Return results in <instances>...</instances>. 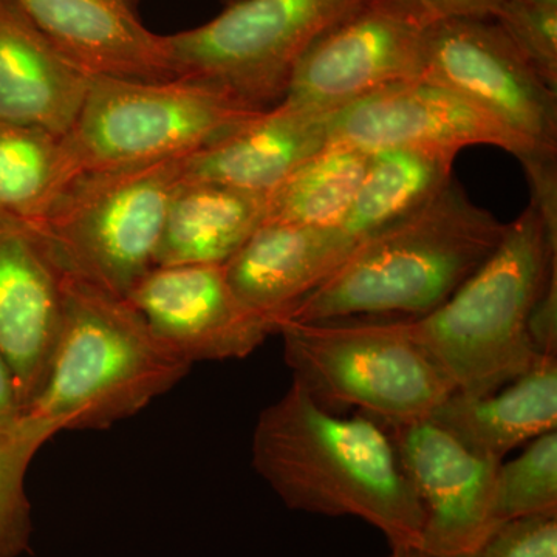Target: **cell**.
<instances>
[{
    "label": "cell",
    "instance_id": "1",
    "mask_svg": "<svg viewBox=\"0 0 557 557\" xmlns=\"http://www.w3.org/2000/svg\"><path fill=\"white\" fill-rule=\"evenodd\" d=\"M251 453L256 472L289 509L351 516L380 530L391 547H420L423 511L380 421L341 417L293 381L260 413Z\"/></svg>",
    "mask_w": 557,
    "mask_h": 557
},
{
    "label": "cell",
    "instance_id": "2",
    "mask_svg": "<svg viewBox=\"0 0 557 557\" xmlns=\"http://www.w3.org/2000/svg\"><path fill=\"white\" fill-rule=\"evenodd\" d=\"M505 231L507 223L472 203L450 180L412 214L359 240L284 321L424 317L490 259Z\"/></svg>",
    "mask_w": 557,
    "mask_h": 557
},
{
    "label": "cell",
    "instance_id": "3",
    "mask_svg": "<svg viewBox=\"0 0 557 557\" xmlns=\"http://www.w3.org/2000/svg\"><path fill=\"white\" fill-rule=\"evenodd\" d=\"M61 270L60 339L46 384L22 417L49 438L135 416L193 368L150 332L127 298Z\"/></svg>",
    "mask_w": 557,
    "mask_h": 557
},
{
    "label": "cell",
    "instance_id": "4",
    "mask_svg": "<svg viewBox=\"0 0 557 557\" xmlns=\"http://www.w3.org/2000/svg\"><path fill=\"white\" fill-rule=\"evenodd\" d=\"M556 273L557 239L530 203L507 223L496 251L445 304L424 317L403 319L454 392L491 394L539 357L528 318Z\"/></svg>",
    "mask_w": 557,
    "mask_h": 557
},
{
    "label": "cell",
    "instance_id": "5",
    "mask_svg": "<svg viewBox=\"0 0 557 557\" xmlns=\"http://www.w3.org/2000/svg\"><path fill=\"white\" fill-rule=\"evenodd\" d=\"M277 335L293 381L327 409L403 424L431 417L454 392L403 318L282 321Z\"/></svg>",
    "mask_w": 557,
    "mask_h": 557
},
{
    "label": "cell",
    "instance_id": "6",
    "mask_svg": "<svg viewBox=\"0 0 557 557\" xmlns=\"http://www.w3.org/2000/svg\"><path fill=\"white\" fill-rule=\"evenodd\" d=\"M188 157L81 172L32 230L62 269L126 298L153 267Z\"/></svg>",
    "mask_w": 557,
    "mask_h": 557
},
{
    "label": "cell",
    "instance_id": "7",
    "mask_svg": "<svg viewBox=\"0 0 557 557\" xmlns=\"http://www.w3.org/2000/svg\"><path fill=\"white\" fill-rule=\"evenodd\" d=\"M265 110L199 81L94 76L64 135L76 175L193 156Z\"/></svg>",
    "mask_w": 557,
    "mask_h": 557
},
{
    "label": "cell",
    "instance_id": "8",
    "mask_svg": "<svg viewBox=\"0 0 557 557\" xmlns=\"http://www.w3.org/2000/svg\"><path fill=\"white\" fill-rule=\"evenodd\" d=\"M369 0H240L214 20L163 35L175 78L199 81L249 108L284 100L314 40Z\"/></svg>",
    "mask_w": 557,
    "mask_h": 557
},
{
    "label": "cell",
    "instance_id": "9",
    "mask_svg": "<svg viewBox=\"0 0 557 557\" xmlns=\"http://www.w3.org/2000/svg\"><path fill=\"white\" fill-rule=\"evenodd\" d=\"M421 79L453 90L542 149H557V95L496 22L450 20L423 28Z\"/></svg>",
    "mask_w": 557,
    "mask_h": 557
},
{
    "label": "cell",
    "instance_id": "10",
    "mask_svg": "<svg viewBox=\"0 0 557 557\" xmlns=\"http://www.w3.org/2000/svg\"><path fill=\"white\" fill-rule=\"evenodd\" d=\"M384 426L423 511L420 548L471 556L498 525L494 487L502 461L475 453L432 418Z\"/></svg>",
    "mask_w": 557,
    "mask_h": 557
},
{
    "label": "cell",
    "instance_id": "11",
    "mask_svg": "<svg viewBox=\"0 0 557 557\" xmlns=\"http://www.w3.org/2000/svg\"><path fill=\"white\" fill-rule=\"evenodd\" d=\"M329 143L373 153L420 149L457 156L469 146H496L522 159L542 149L453 90L426 79L401 81L333 112Z\"/></svg>",
    "mask_w": 557,
    "mask_h": 557
},
{
    "label": "cell",
    "instance_id": "12",
    "mask_svg": "<svg viewBox=\"0 0 557 557\" xmlns=\"http://www.w3.org/2000/svg\"><path fill=\"white\" fill-rule=\"evenodd\" d=\"M421 40L423 28L368 2L311 44L278 104L333 113L391 84L418 79Z\"/></svg>",
    "mask_w": 557,
    "mask_h": 557
},
{
    "label": "cell",
    "instance_id": "13",
    "mask_svg": "<svg viewBox=\"0 0 557 557\" xmlns=\"http://www.w3.org/2000/svg\"><path fill=\"white\" fill-rule=\"evenodd\" d=\"M126 298L190 366L247 358L276 333L273 322L240 302L223 265L152 267Z\"/></svg>",
    "mask_w": 557,
    "mask_h": 557
},
{
    "label": "cell",
    "instance_id": "14",
    "mask_svg": "<svg viewBox=\"0 0 557 557\" xmlns=\"http://www.w3.org/2000/svg\"><path fill=\"white\" fill-rule=\"evenodd\" d=\"M64 317L62 270L24 223L0 215V354L22 412L49 376Z\"/></svg>",
    "mask_w": 557,
    "mask_h": 557
},
{
    "label": "cell",
    "instance_id": "15",
    "mask_svg": "<svg viewBox=\"0 0 557 557\" xmlns=\"http://www.w3.org/2000/svg\"><path fill=\"white\" fill-rule=\"evenodd\" d=\"M357 244L341 226L263 223L223 267L240 302L273 322L277 333L289 310L321 287Z\"/></svg>",
    "mask_w": 557,
    "mask_h": 557
},
{
    "label": "cell",
    "instance_id": "16",
    "mask_svg": "<svg viewBox=\"0 0 557 557\" xmlns=\"http://www.w3.org/2000/svg\"><path fill=\"white\" fill-rule=\"evenodd\" d=\"M70 60L94 76L175 79L163 35L121 0H14Z\"/></svg>",
    "mask_w": 557,
    "mask_h": 557
},
{
    "label": "cell",
    "instance_id": "17",
    "mask_svg": "<svg viewBox=\"0 0 557 557\" xmlns=\"http://www.w3.org/2000/svg\"><path fill=\"white\" fill-rule=\"evenodd\" d=\"M91 78L14 0H0V120L65 135Z\"/></svg>",
    "mask_w": 557,
    "mask_h": 557
},
{
    "label": "cell",
    "instance_id": "18",
    "mask_svg": "<svg viewBox=\"0 0 557 557\" xmlns=\"http://www.w3.org/2000/svg\"><path fill=\"white\" fill-rule=\"evenodd\" d=\"M330 115L274 106L189 156L185 178L269 194L329 145Z\"/></svg>",
    "mask_w": 557,
    "mask_h": 557
},
{
    "label": "cell",
    "instance_id": "19",
    "mask_svg": "<svg viewBox=\"0 0 557 557\" xmlns=\"http://www.w3.org/2000/svg\"><path fill=\"white\" fill-rule=\"evenodd\" d=\"M429 418L475 453L504 461L511 450L556 431L557 357L539 355L518 379L491 394L453 392Z\"/></svg>",
    "mask_w": 557,
    "mask_h": 557
},
{
    "label": "cell",
    "instance_id": "20",
    "mask_svg": "<svg viewBox=\"0 0 557 557\" xmlns=\"http://www.w3.org/2000/svg\"><path fill=\"white\" fill-rule=\"evenodd\" d=\"M269 194L183 180L168 208L153 267L225 265L265 223Z\"/></svg>",
    "mask_w": 557,
    "mask_h": 557
},
{
    "label": "cell",
    "instance_id": "21",
    "mask_svg": "<svg viewBox=\"0 0 557 557\" xmlns=\"http://www.w3.org/2000/svg\"><path fill=\"white\" fill-rule=\"evenodd\" d=\"M456 157L420 149L370 153L368 171L341 228L359 242L412 214L454 180Z\"/></svg>",
    "mask_w": 557,
    "mask_h": 557
},
{
    "label": "cell",
    "instance_id": "22",
    "mask_svg": "<svg viewBox=\"0 0 557 557\" xmlns=\"http://www.w3.org/2000/svg\"><path fill=\"white\" fill-rule=\"evenodd\" d=\"M64 135L0 120V215L38 225L75 177Z\"/></svg>",
    "mask_w": 557,
    "mask_h": 557
},
{
    "label": "cell",
    "instance_id": "23",
    "mask_svg": "<svg viewBox=\"0 0 557 557\" xmlns=\"http://www.w3.org/2000/svg\"><path fill=\"white\" fill-rule=\"evenodd\" d=\"M370 153L329 143L269 193L265 223L338 228L369 166Z\"/></svg>",
    "mask_w": 557,
    "mask_h": 557
},
{
    "label": "cell",
    "instance_id": "24",
    "mask_svg": "<svg viewBox=\"0 0 557 557\" xmlns=\"http://www.w3.org/2000/svg\"><path fill=\"white\" fill-rule=\"evenodd\" d=\"M557 515V432L525 445L520 456L498 465L494 487L497 523Z\"/></svg>",
    "mask_w": 557,
    "mask_h": 557
},
{
    "label": "cell",
    "instance_id": "25",
    "mask_svg": "<svg viewBox=\"0 0 557 557\" xmlns=\"http://www.w3.org/2000/svg\"><path fill=\"white\" fill-rule=\"evenodd\" d=\"M49 440L24 421L13 435L0 438V557H20L30 548L32 507L25 475Z\"/></svg>",
    "mask_w": 557,
    "mask_h": 557
},
{
    "label": "cell",
    "instance_id": "26",
    "mask_svg": "<svg viewBox=\"0 0 557 557\" xmlns=\"http://www.w3.org/2000/svg\"><path fill=\"white\" fill-rule=\"evenodd\" d=\"M494 22L539 76L557 89V7L505 0Z\"/></svg>",
    "mask_w": 557,
    "mask_h": 557
},
{
    "label": "cell",
    "instance_id": "27",
    "mask_svg": "<svg viewBox=\"0 0 557 557\" xmlns=\"http://www.w3.org/2000/svg\"><path fill=\"white\" fill-rule=\"evenodd\" d=\"M469 557H557V515L498 523Z\"/></svg>",
    "mask_w": 557,
    "mask_h": 557
},
{
    "label": "cell",
    "instance_id": "28",
    "mask_svg": "<svg viewBox=\"0 0 557 557\" xmlns=\"http://www.w3.org/2000/svg\"><path fill=\"white\" fill-rule=\"evenodd\" d=\"M418 28L450 20H493L505 0H369Z\"/></svg>",
    "mask_w": 557,
    "mask_h": 557
},
{
    "label": "cell",
    "instance_id": "29",
    "mask_svg": "<svg viewBox=\"0 0 557 557\" xmlns=\"http://www.w3.org/2000/svg\"><path fill=\"white\" fill-rule=\"evenodd\" d=\"M519 161L530 183V203L557 239V149H536Z\"/></svg>",
    "mask_w": 557,
    "mask_h": 557
},
{
    "label": "cell",
    "instance_id": "30",
    "mask_svg": "<svg viewBox=\"0 0 557 557\" xmlns=\"http://www.w3.org/2000/svg\"><path fill=\"white\" fill-rule=\"evenodd\" d=\"M528 336L539 355L557 354V273L539 296L528 318Z\"/></svg>",
    "mask_w": 557,
    "mask_h": 557
},
{
    "label": "cell",
    "instance_id": "31",
    "mask_svg": "<svg viewBox=\"0 0 557 557\" xmlns=\"http://www.w3.org/2000/svg\"><path fill=\"white\" fill-rule=\"evenodd\" d=\"M20 398L5 358L0 354V438L10 437L22 423Z\"/></svg>",
    "mask_w": 557,
    "mask_h": 557
},
{
    "label": "cell",
    "instance_id": "32",
    "mask_svg": "<svg viewBox=\"0 0 557 557\" xmlns=\"http://www.w3.org/2000/svg\"><path fill=\"white\" fill-rule=\"evenodd\" d=\"M386 557H442L432 555L426 549L412 547V545H399V547H391V553Z\"/></svg>",
    "mask_w": 557,
    "mask_h": 557
},
{
    "label": "cell",
    "instance_id": "33",
    "mask_svg": "<svg viewBox=\"0 0 557 557\" xmlns=\"http://www.w3.org/2000/svg\"><path fill=\"white\" fill-rule=\"evenodd\" d=\"M121 2L126 3L131 10L137 11L138 13L139 0H121Z\"/></svg>",
    "mask_w": 557,
    "mask_h": 557
},
{
    "label": "cell",
    "instance_id": "34",
    "mask_svg": "<svg viewBox=\"0 0 557 557\" xmlns=\"http://www.w3.org/2000/svg\"><path fill=\"white\" fill-rule=\"evenodd\" d=\"M531 2L542 3V5L557 7V0H531Z\"/></svg>",
    "mask_w": 557,
    "mask_h": 557
},
{
    "label": "cell",
    "instance_id": "35",
    "mask_svg": "<svg viewBox=\"0 0 557 557\" xmlns=\"http://www.w3.org/2000/svg\"><path fill=\"white\" fill-rule=\"evenodd\" d=\"M225 7L234 5V3L240 2V0H220Z\"/></svg>",
    "mask_w": 557,
    "mask_h": 557
}]
</instances>
